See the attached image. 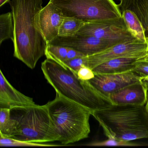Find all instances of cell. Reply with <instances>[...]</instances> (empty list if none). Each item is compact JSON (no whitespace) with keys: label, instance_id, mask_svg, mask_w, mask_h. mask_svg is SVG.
I'll return each instance as SVG.
<instances>
[{"label":"cell","instance_id":"14","mask_svg":"<svg viewBox=\"0 0 148 148\" xmlns=\"http://www.w3.org/2000/svg\"><path fill=\"white\" fill-rule=\"evenodd\" d=\"M138 59L135 58H114L102 63L92 69L95 74H116L130 71Z\"/></svg>","mask_w":148,"mask_h":148},{"label":"cell","instance_id":"20","mask_svg":"<svg viewBox=\"0 0 148 148\" xmlns=\"http://www.w3.org/2000/svg\"><path fill=\"white\" fill-rule=\"evenodd\" d=\"M68 47L47 44L45 55L47 59H51L59 63H62L66 60Z\"/></svg>","mask_w":148,"mask_h":148},{"label":"cell","instance_id":"11","mask_svg":"<svg viewBox=\"0 0 148 148\" xmlns=\"http://www.w3.org/2000/svg\"><path fill=\"white\" fill-rule=\"evenodd\" d=\"M64 17L61 10L50 1L36 14L37 27L47 44L58 36Z\"/></svg>","mask_w":148,"mask_h":148},{"label":"cell","instance_id":"28","mask_svg":"<svg viewBox=\"0 0 148 148\" xmlns=\"http://www.w3.org/2000/svg\"><path fill=\"white\" fill-rule=\"evenodd\" d=\"M140 82L144 85L146 89H148V81H140Z\"/></svg>","mask_w":148,"mask_h":148},{"label":"cell","instance_id":"25","mask_svg":"<svg viewBox=\"0 0 148 148\" xmlns=\"http://www.w3.org/2000/svg\"><path fill=\"white\" fill-rule=\"evenodd\" d=\"M77 75L79 79L87 81L93 79L95 76L92 69L87 66L82 67L77 72Z\"/></svg>","mask_w":148,"mask_h":148},{"label":"cell","instance_id":"21","mask_svg":"<svg viewBox=\"0 0 148 148\" xmlns=\"http://www.w3.org/2000/svg\"><path fill=\"white\" fill-rule=\"evenodd\" d=\"M90 146H124V147H136L139 145L130 141L123 140L114 138H108L106 140L100 142H94L87 144Z\"/></svg>","mask_w":148,"mask_h":148},{"label":"cell","instance_id":"24","mask_svg":"<svg viewBox=\"0 0 148 148\" xmlns=\"http://www.w3.org/2000/svg\"><path fill=\"white\" fill-rule=\"evenodd\" d=\"M134 65L131 71L137 74L140 77L148 76V62L140 59L135 62Z\"/></svg>","mask_w":148,"mask_h":148},{"label":"cell","instance_id":"32","mask_svg":"<svg viewBox=\"0 0 148 148\" xmlns=\"http://www.w3.org/2000/svg\"><path fill=\"white\" fill-rule=\"evenodd\" d=\"M120 1H121V0H120Z\"/></svg>","mask_w":148,"mask_h":148},{"label":"cell","instance_id":"8","mask_svg":"<svg viewBox=\"0 0 148 148\" xmlns=\"http://www.w3.org/2000/svg\"><path fill=\"white\" fill-rule=\"evenodd\" d=\"M148 46V42L137 39L118 43L100 53L86 56L85 66L92 69L104 62L121 57L143 59L147 55Z\"/></svg>","mask_w":148,"mask_h":148},{"label":"cell","instance_id":"27","mask_svg":"<svg viewBox=\"0 0 148 148\" xmlns=\"http://www.w3.org/2000/svg\"><path fill=\"white\" fill-rule=\"evenodd\" d=\"M145 107V111L148 118V89H147V100L146 103L144 105Z\"/></svg>","mask_w":148,"mask_h":148},{"label":"cell","instance_id":"4","mask_svg":"<svg viewBox=\"0 0 148 148\" xmlns=\"http://www.w3.org/2000/svg\"><path fill=\"white\" fill-rule=\"evenodd\" d=\"M45 105L62 144L75 143L88 137L92 115L89 109L58 94Z\"/></svg>","mask_w":148,"mask_h":148},{"label":"cell","instance_id":"19","mask_svg":"<svg viewBox=\"0 0 148 148\" xmlns=\"http://www.w3.org/2000/svg\"><path fill=\"white\" fill-rule=\"evenodd\" d=\"M13 23L12 14L8 12L0 15V45L8 39H13Z\"/></svg>","mask_w":148,"mask_h":148},{"label":"cell","instance_id":"31","mask_svg":"<svg viewBox=\"0 0 148 148\" xmlns=\"http://www.w3.org/2000/svg\"><path fill=\"white\" fill-rule=\"evenodd\" d=\"M140 81H148V76L144 77H140Z\"/></svg>","mask_w":148,"mask_h":148},{"label":"cell","instance_id":"12","mask_svg":"<svg viewBox=\"0 0 148 148\" xmlns=\"http://www.w3.org/2000/svg\"><path fill=\"white\" fill-rule=\"evenodd\" d=\"M109 98L114 105L144 106L147 89L141 82L127 86L111 94Z\"/></svg>","mask_w":148,"mask_h":148},{"label":"cell","instance_id":"15","mask_svg":"<svg viewBox=\"0 0 148 148\" xmlns=\"http://www.w3.org/2000/svg\"><path fill=\"white\" fill-rule=\"evenodd\" d=\"M117 5L121 13L129 10L135 14L144 28L148 40V0H121Z\"/></svg>","mask_w":148,"mask_h":148},{"label":"cell","instance_id":"9","mask_svg":"<svg viewBox=\"0 0 148 148\" xmlns=\"http://www.w3.org/2000/svg\"><path fill=\"white\" fill-rule=\"evenodd\" d=\"M48 44L71 48L86 56L100 53L116 45L95 36L77 34L71 36H58Z\"/></svg>","mask_w":148,"mask_h":148},{"label":"cell","instance_id":"29","mask_svg":"<svg viewBox=\"0 0 148 148\" xmlns=\"http://www.w3.org/2000/svg\"><path fill=\"white\" fill-rule=\"evenodd\" d=\"M10 0H0V7L7 2H9Z\"/></svg>","mask_w":148,"mask_h":148},{"label":"cell","instance_id":"22","mask_svg":"<svg viewBox=\"0 0 148 148\" xmlns=\"http://www.w3.org/2000/svg\"><path fill=\"white\" fill-rule=\"evenodd\" d=\"M53 146L41 143L22 142L11 138L3 137L0 134V147H50Z\"/></svg>","mask_w":148,"mask_h":148},{"label":"cell","instance_id":"18","mask_svg":"<svg viewBox=\"0 0 148 148\" xmlns=\"http://www.w3.org/2000/svg\"><path fill=\"white\" fill-rule=\"evenodd\" d=\"M84 23L78 19L65 17L59 29L58 36H69L76 34Z\"/></svg>","mask_w":148,"mask_h":148},{"label":"cell","instance_id":"16","mask_svg":"<svg viewBox=\"0 0 148 148\" xmlns=\"http://www.w3.org/2000/svg\"><path fill=\"white\" fill-rule=\"evenodd\" d=\"M122 17L131 34L137 40L147 42L144 28L135 14L129 10L122 12Z\"/></svg>","mask_w":148,"mask_h":148},{"label":"cell","instance_id":"5","mask_svg":"<svg viewBox=\"0 0 148 148\" xmlns=\"http://www.w3.org/2000/svg\"><path fill=\"white\" fill-rule=\"evenodd\" d=\"M11 118L16 121L15 130L10 138L22 142L41 143L59 142L46 105L35 104L10 109Z\"/></svg>","mask_w":148,"mask_h":148},{"label":"cell","instance_id":"23","mask_svg":"<svg viewBox=\"0 0 148 148\" xmlns=\"http://www.w3.org/2000/svg\"><path fill=\"white\" fill-rule=\"evenodd\" d=\"M86 57H77L70 60H66L60 64L66 66L77 74L78 70L83 66H85Z\"/></svg>","mask_w":148,"mask_h":148},{"label":"cell","instance_id":"17","mask_svg":"<svg viewBox=\"0 0 148 148\" xmlns=\"http://www.w3.org/2000/svg\"><path fill=\"white\" fill-rule=\"evenodd\" d=\"M16 124V121L11 118L10 109L0 108V134L2 136L10 138Z\"/></svg>","mask_w":148,"mask_h":148},{"label":"cell","instance_id":"26","mask_svg":"<svg viewBox=\"0 0 148 148\" xmlns=\"http://www.w3.org/2000/svg\"><path fill=\"white\" fill-rule=\"evenodd\" d=\"M85 56H86L79 51L75 50L71 48H69L67 54L66 60H70V59L77 58V57H85Z\"/></svg>","mask_w":148,"mask_h":148},{"label":"cell","instance_id":"2","mask_svg":"<svg viewBox=\"0 0 148 148\" xmlns=\"http://www.w3.org/2000/svg\"><path fill=\"white\" fill-rule=\"evenodd\" d=\"M41 69L56 94L89 109L92 114L113 104L88 81L79 79L77 73L66 66L47 58L42 63Z\"/></svg>","mask_w":148,"mask_h":148},{"label":"cell","instance_id":"10","mask_svg":"<svg viewBox=\"0 0 148 148\" xmlns=\"http://www.w3.org/2000/svg\"><path fill=\"white\" fill-rule=\"evenodd\" d=\"M140 78L130 70L116 74H95L88 82L97 90L108 97L110 95L127 86L140 82Z\"/></svg>","mask_w":148,"mask_h":148},{"label":"cell","instance_id":"13","mask_svg":"<svg viewBox=\"0 0 148 148\" xmlns=\"http://www.w3.org/2000/svg\"><path fill=\"white\" fill-rule=\"evenodd\" d=\"M35 104L32 98L24 95L9 83L0 69V108L11 109Z\"/></svg>","mask_w":148,"mask_h":148},{"label":"cell","instance_id":"6","mask_svg":"<svg viewBox=\"0 0 148 148\" xmlns=\"http://www.w3.org/2000/svg\"><path fill=\"white\" fill-rule=\"evenodd\" d=\"M65 17L84 23L121 17L118 5L113 0H50Z\"/></svg>","mask_w":148,"mask_h":148},{"label":"cell","instance_id":"7","mask_svg":"<svg viewBox=\"0 0 148 148\" xmlns=\"http://www.w3.org/2000/svg\"><path fill=\"white\" fill-rule=\"evenodd\" d=\"M77 34L95 36L115 44L136 39L129 31L122 17L85 23Z\"/></svg>","mask_w":148,"mask_h":148},{"label":"cell","instance_id":"30","mask_svg":"<svg viewBox=\"0 0 148 148\" xmlns=\"http://www.w3.org/2000/svg\"><path fill=\"white\" fill-rule=\"evenodd\" d=\"M148 43V40H147ZM142 60H143V61H145L147 62H148V46L147 48V55H146V56L144 57V58H143V59H141Z\"/></svg>","mask_w":148,"mask_h":148},{"label":"cell","instance_id":"3","mask_svg":"<svg viewBox=\"0 0 148 148\" xmlns=\"http://www.w3.org/2000/svg\"><path fill=\"white\" fill-rule=\"evenodd\" d=\"M92 115L108 138L127 141L148 138V118L144 106L110 105Z\"/></svg>","mask_w":148,"mask_h":148},{"label":"cell","instance_id":"1","mask_svg":"<svg viewBox=\"0 0 148 148\" xmlns=\"http://www.w3.org/2000/svg\"><path fill=\"white\" fill-rule=\"evenodd\" d=\"M42 0L9 2L13 23L14 56L31 69L45 55L47 41L39 30L36 15L43 7Z\"/></svg>","mask_w":148,"mask_h":148}]
</instances>
